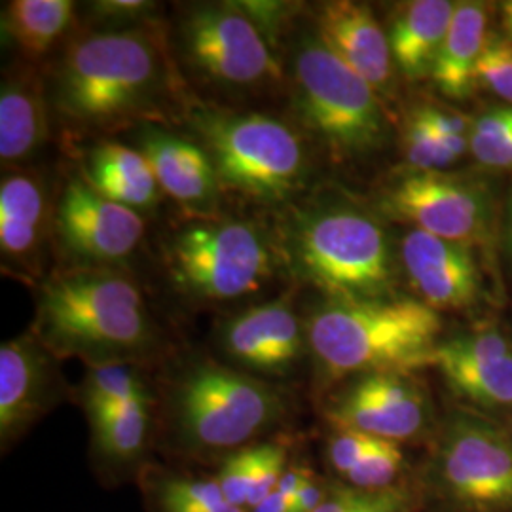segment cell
Masks as SVG:
<instances>
[{
  "mask_svg": "<svg viewBox=\"0 0 512 512\" xmlns=\"http://www.w3.org/2000/svg\"><path fill=\"white\" fill-rule=\"evenodd\" d=\"M46 84L57 120L80 135L162 124L167 107L181 99L158 23L74 35Z\"/></svg>",
  "mask_w": 512,
  "mask_h": 512,
  "instance_id": "obj_1",
  "label": "cell"
},
{
  "mask_svg": "<svg viewBox=\"0 0 512 512\" xmlns=\"http://www.w3.org/2000/svg\"><path fill=\"white\" fill-rule=\"evenodd\" d=\"M29 332L59 361L86 366H145L162 348L143 291L118 268L69 266L42 279Z\"/></svg>",
  "mask_w": 512,
  "mask_h": 512,
  "instance_id": "obj_2",
  "label": "cell"
},
{
  "mask_svg": "<svg viewBox=\"0 0 512 512\" xmlns=\"http://www.w3.org/2000/svg\"><path fill=\"white\" fill-rule=\"evenodd\" d=\"M289 416L291 401L279 385L213 357H192L165 384L164 442L179 458L219 463L274 435Z\"/></svg>",
  "mask_w": 512,
  "mask_h": 512,
  "instance_id": "obj_3",
  "label": "cell"
},
{
  "mask_svg": "<svg viewBox=\"0 0 512 512\" xmlns=\"http://www.w3.org/2000/svg\"><path fill=\"white\" fill-rule=\"evenodd\" d=\"M315 391L330 393L349 378L433 366L442 340L440 313L420 298L329 300L306 315Z\"/></svg>",
  "mask_w": 512,
  "mask_h": 512,
  "instance_id": "obj_4",
  "label": "cell"
},
{
  "mask_svg": "<svg viewBox=\"0 0 512 512\" xmlns=\"http://www.w3.org/2000/svg\"><path fill=\"white\" fill-rule=\"evenodd\" d=\"M274 239L281 266L329 300L395 296L399 264L389 234L357 207H291Z\"/></svg>",
  "mask_w": 512,
  "mask_h": 512,
  "instance_id": "obj_5",
  "label": "cell"
},
{
  "mask_svg": "<svg viewBox=\"0 0 512 512\" xmlns=\"http://www.w3.org/2000/svg\"><path fill=\"white\" fill-rule=\"evenodd\" d=\"M194 139L205 148L222 190L260 205H287L310 175L306 137L291 122L255 110L186 105Z\"/></svg>",
  "mask_w": 512,
  "mask_h": 512,
  "instance_id": "obj_6",
  "label": "cell"
},
{
  "mask_svg": "<svg viewBox=\"0 0 512 512\" xmlns=\"http://www.w3.org/2000/svg\"><path fill=\"white\" fill-rule=\"evenodd\" d=\"M287 86L296 124L336 160L384 147L389 126L380 95L330 50L315 27L291 42Z\"/></svg>",
  "mask_w": 512,
  "mask_h": 512,
  "instance_id": "obj_7",
  "label": "cell"
},
{
  "mask_svg": "<svg viewBox=\"0 0 512 512\" xmlns=\"http://www.w3.org/2000/svg\"><path fill=\"white\" fill-rule=\"evenodd\" d=\"M169 285L192 304L222 306L266 289L281 266L274 236L251 220L186 217L162 241Z\"/></svg>",
  "mask_w": 512,
  "mask_h": 512,
  "instance_id": "obj_8",
  "label": "cell"
},
{
  "mask_svg": "<svg viewBox=\"0 0 512 512\" xmlns=\"http://www.w3.org/2000/svg\"><path fill=\"white\" fill-rule=\"evenodd\" d=\"M423 494L442 512H512V439L503 421L459 406L433 435Z\"/></svg>",
  "mask_w": 512,
  "mask_h": 512,
  "instance_id": "obj_9",
  "label": "cell"
},
{
  "mask_svg": "<svg viewBox=\"0 0 512 512\" xmlns=\"http://www.w3.org/2000/svg\"><path fill=\"white\" fill-rule=\"evenodd\" d=\"M188 69L222 92H268L287 84L277 54L236 2L188 6L177 23Z\"/></svg>",
  "mask_w": 512,
  "mask_h": 512,
  "instance_id": "obj_10",
  "label": "cell"
},
{
  "mask_svg": "<svg viewBox=\"0 0 512 512\" xmlns=\"http://www.w3.org/2000/svg\"><path fill=\"white\" fill-rule=\"evenodd\" d=\"M325 420L397 444L433 437L437 420L427 385L418 372H370L336 385L325 395Z\"/></svg>",
  "mask_w": 512,
  "mask_h": 512,
  "instance_id": "obj_11",
  "label": "cell"
},
{
  "mask_svg": "<svg viewBox=\"0 0 512 512\" xmlns=\"http://www.w3.org/2000/svg\"><path fill=\"white\" fill-rule=\"evenodd\" d=\"M145 217L99 194L84 177H71L55 202L54 236L74 266L116 268L145 238Z\"/></svg>",
  "mask_w": 512,
  "mask_h": 512,
  "instance_id": "obj_12",
  "label": "cell"
},
{
  "mask_svg": "<svg viewBox=\"0 0 512 512\" xmlns=\"http://www.w3.org/2000/svg\"><path fill=\"white\" fill-rule=\"evenodd\" d=\"M380 209L414 230L471 245L486 236L490 202L478 184L442 171H408L385 186Z\"/></svg>",
  "mask_w": 512,
  "mask_h": 512,
  "instance_id": "obj_13",
  "label": "cell"
},
{
  "mask_svg": "<svg viewBox=\"0 0 512 512\" xmlns=\"http://www.w3.org/2000/svg\"><path fill=\"white\" fill-rule=\"evenodd\" d=\"M217 348L224 363L256 378L277 382L293 376L310 357L294 291L228 315L217 327Z\"/></svg>",
  "mask_w": 512,
  "mask_h": 512,
  "instance_id": "obj_14",
  "label": "cell"
},
{
  "mask_svg": "<svg viewBox=\"0 0 512 512\" xmlns=\"http://www.w3.org/2000/svg\"><path fill=\"white\" fill-rule=\"evenodd\" d=\"M69 397L59 359L33 332L0 346V448L6 454Z\"/></svg>",
  "mask_w": 512,
  "mask_h": 512,
  "instance_id": "obj_15",
  "label": "cell"
},
{
  "mask_svg": "<svg viewBox=\"0 0 512 512\" xmlns=\"http://www.w3.org/2000/svg\"><path fill=\"white\" fill-rule=\"evenodd\" d=\"M433 366L465 408L512 414V340L497 329L442 338Z\"/></svg>",
  "mask_w": 512,
  "mask_h": 512,
  "instance_id": "obj_16",
  "label": "cell"
},
{
  "mask_svg": "<svg viewBox=\"0 0 512 512\" xmlns=\"http://www.w3.org/2000/svg\"><path fill=\"white\" fill-rule=\"evenodd\" d=\"M55 205L46 177L35 167L8 169L0 183V251L4 266L37 279L54 236Z\"/></svg>",
  "mask_w": 512,
  "mask_h": 512,
  "instance_id": "obj_17",
  "label": "cell"
},
{
  "mask_svg": "<svg viewBox=\"0 0 512 512\" xmlns=\"http://www.w3.org/2000/svg\"><path fill=\"white\" fill-rule=\"evenodd\" d=\"M135 148L147 158L162 192L179 203L186 217L220 215L219 175L194 137L162 124H143L137 131Z\"/></svg>",
  "mask_w": 512,
  "mask_h": 512,
  "instance_id": "obj_18",
  "label": "cell"
},
{
  "mask_svg": "<svg viewBox=\"0 0 512 512\" xmlns=\"http://www.w3.org/2000/svg\"><path fill=\"white\" fill-rule=\"evenodd\" d=\"M399 260L412 289L433 310H463L480 293V272L469 245L410 228L399 247Z\"/></svg>",
  "mask_w": 512,
  "mask_h": 512,
  "instance_id": "obj_19",
  "label": "cell"
},
{
  "mask_svg": "<svg viewBox=\"0 0 512 512\" xmlns=\"http://www.w3.org/2000/svg\"><path fill=\"white\" fill-rule=\"evenodd\" d=\"M315 31L378 95L391 93L395 61L389 38L368 6L349 0L323 2L317 10Z\"/></svg>",
  "mask_w": 512,
  "mask_h": 512,
  "instance_id": "obj_20",
  "label": "cell"
},
{
  "mask_svg": "<svg viewBox=\"0 0 512 512\" xmlns=\"http://www.w3.org/2000/svg\"><path fill=\"white\" fill-rule=\"evenodd\" d=\"M50 95L37 65L10 67L0 86V160L4 171L29 167L50 137Z\"/></svg>",
  "mask_w": 512,
  "mask_h": 512,
  "instance_id": "obj_21",
  "label": "cell"
},
{
  "mask_svg": "<svg viewBox=\"0 0 512 512\" xmlns=\"http://www.w3.org/2000/svg\"><path fill=\"white\" fill-rule=\"evenodd\" d=\"M80 177L112 202L145 215L162 198V188L141 150L118 141H99L90 148Z\"/></svg>",
  "mask_w": 512,
  "mask_h": 512,
  "instance_id": "obj_22",
  "label": "cell"
},
{
  "mask_svg": "<svg viewBox=\"0 0 512 512\" xmlns=\"http://www.w3.org/2000/svg\"><path fill=\"white\" fill-rule=\"evenodd\" d=\"M456 6L448 0H414L397 8L387 38L395 67L406 78L431 76Z\"/></svg>",
  "mask_w": 512,
  "mask_h": 512,
  "instance_id": "obj_23",
  "label": "cell"
},
{
  "mask_svg": "<svg viewBox=\"0 0 512 512\" xmlns=\"http://www.w3.org/2000/svg\"><path fill=\"white\" fill-rule=\"evenodd\" d=\"M156 399L129 404L88 418L95 461L103 473L126 476L147 465L145 456L154 433Z\"/></svg>",
  "mask_w": 512,
  "mask_h": 512,
  "instance_id": "obj_24",
  "label": "cell"
},
{
  "mask_svg": "<svg viewBox=\"0 0 512 512\" xmlns=\"http://www.w3.org/2000/svg\"><path fill=\"white\" fill-rule=\"evenodd\" d=\"M488 14L478 2H461L442 42L431 78L450 99H467L476 86V67L488 40Z\"/></svg>",
  "mask_w": 512,
  "mask_h": 512,
  "instance_id": "obj_25",
  "label": "cell"
},
{
  "mask_svg": "<svg viewBox=\"0 0 512 512\" xmlns=\"http://www.w3.org/2000/svg\"><path fill=\"white\" fill-rule=\"evenodd\" d=\"M74 21L71 0H12L2 8V35L25 63L37 65L65 40Z\"/></svg>",
  "mask_w": 512,
  "mask_h": 512,
  "instance_id": "obj_26",
  "label": "cell"
},
{
  "mask_svg": "<svg viewBox=\"0 0 512 512\" xmlns=\"http://www.w3.org/2000/svg\"><path fill=\"white\" fill-rule=\"evenodd\" d=\"M152 399L156 397L145 376V366L128 363L88 366L84 380L74 391V401L88 418Z\"/></svg>",
  "mask_w": 512,
  "mask_h": 512,
  "instance_id": "obj_27",
  "label": "cell"
},
{
  "mask_svg": "<svg viewBox=\"0 0 512 512\" xmlns=\"http://www.w3.org/2000/svg\"><path fill=\"white\" fill-rule=\"evenodd\" d=\"M408 471L410 465L403 444L382 440L359 465H355L338 482L365 492H385L408 486Z\"/></svg>",
  "mask_w": 512,
  "mask_h": 512,
  "instance_id": "obj_28",
  "label": "cell"
},
{
  "mask_svg": "<svg viewBox=\"0 0 512 512\" xmlns=\"http://www.w3.org/2000/svg\"><path fill=\"white\" fill-rule=\"evenodd\" d=\"M404 158L412 171H442L471 148L469 137L442 139L410 114L404 128Z\"/></svg>",
  "mask_w": 512,
  "mask_h": 512,
  "instance_id": "obj_29",
  "label": "cell"
},
{
  "mask_svg": "<svg viewBox=\"0 0 512 512\" xmlns=\"http://www.w3.org/2000/svg\"><path fill=\"white\" fill-rule=\"evenodd\" d=\"M471 152L478 164L492 169L512 167V107H495L473 122Z\"/></svg>",
  "mask_w": 512,
  "mask_h": 512,
  "instance_id": "obj_30",
  "label": "cell"
},
{
  "mask_svg": "<svg viewBox=\"0 0 512 512\" xmlns=\"http://www.w3.org/2000/svg\"><path fill=\"white\" fill-rule=\"evenodd\" d=\"M315 512H416V492L410 486L365 492L332 482L330 494Z\"/></svg>",
  "mask_w": 512,
  "mask_h": 512,
  "instance_id": "obj_31",
  "label": "cell"
},
{
  "mask_svg": "<svg viewBox=\"0 0 512 512\" xmlns=\"http://www.w3.org/2000/svg\"><path fill=\"white\" fill-rule=\"evenodd\" d=\"M260 442L236 450L219 461V471L215 478L230 505L247 509V501L255 484Z\"/></svg>",
  "mask_w": 512,
  "mask_h": 512,
  "instance_id": "obj_32",
  "label": "cell"
},
{
  "mask_svg": "<svg viewBox=\"0 0 512 512\" xmlns=\"http://www.w3.org/2000/svg\"><path fill=\"white\" fill-rule=\"evenodd\" d=\"M476 84L511 103L512 107V38L490 33L476 67Z\"/></svg>",
  "mask_w": 512,
  "mask_h": 512,
  "instance_id": "obj_33",
  "label": "cell"
},
{
  "mask_svg": "<svg viewBox=\"0 0 512 512\" xmlns=\"http://www.w3.org/2000/svg\"><path fill=\"white\" fill-rule=\"evenodd\" d=\"M86 12L95 29L118 31L156 23L160 6L150 0H95L86 4Z\"/></svg>",
  "mask_w": 512,
  "mask_h": 512,
  "instance_id": "obj_34",
  "label": "cell"
},
{
  "mask_svg": "<svg viewBox=\"0 0 512 512\" xmlns=\"http://www.w3.org/2000/svg\"><path fill=\"white\" fill-rule=\"evenodd\" d=\"M380 442L382 439L370 437L365 433L348 431V429H332L325 444V458L329 463L330 471L340 480L342 476L348 475L355 465H359Z\"/></svg>",
  "mask_w": 512,
  "mask_h": 512,
  "instance_id": "obj_35",
  "label": "cell"
},
{
  "mask_svg": "<svg viewBox=\"0 0 512 512\" xmlns=\"http://www.w3.org/2000/svg\"><path fill=\"white\" fill-rule=\"evenodd\" d=\"M239 10L249 18L256 27L260 37L268 42L275 52L277 38L283 35L287 23H291L296 4L293 2H270V0H245L236 2Z\"/></svg>",
  "mask_w": 512,
  "mask_h": 512,
  "instance_id": "obj_36",
  "label": "cell"
},
{
  "mask_svg": "<svg viewBox=\"0 0 512 512\" xmlns=\"http://www.w3.org/2000/svg\"><path fill=\"white\" fill-rule=\"evenodd\" d=\"M412 114L416 118H420L427 128L431 129L433 133H437L442 139L469 137L471 135L473 124L458 112L440 109V107H433V105H425V107H418Z\"/></svg>",
  "mask_w": 512,
  "mask_h": 512,
  "instance_id": "obj_37",
  "label": "cell"
},
{
  "mask_svg": "<svg viewBox=\"0 0 512 512\" xmlns=\"http://www.w3.org/2000/svg\"><path fill=\"white\" fill-rule=\"evenodd\" d=\"M330 488H332V482L315 473L302 486V490L289 501V512L317 511L330 494Z\"/></svg>",
  "mask_w": 512,
  "mask_h": 512,
  "instance_id": "obj_38",
  "label": "cell"
},
{
  "mask_svg": "<svg viewBox=\"0 0 512 512\" xmlns=\"http://www.w3.org/2000/svg\"><path fill=\"white\" fill-rule=\"evenodd\" d=\"M313 475H315V471H313L311 467H308V465L291 463L289 469L285 471V475L281 476V480H279V484H277V492L281 495H285V497L291 501L294 495L302 490V486H304Z\"/></svg>",
  "mask_w": 512,
  "mask_h": 512,
  "instance_id": "obj_39",
  "label": "cell"
},
{
  "mask_svg": "<svg viewBox=\"0 0 512 512\" xmlns=\"http://www.w3.org/2000/svg\"><path fill=\"white\" fill-rule=\"evenodd\" d=\"M247 512H289V499L275 490L274 494L268 495Z\"/></svg>",
  "mask_w": 512,
  "mask_h": 512,
  "instance_id": "obj_40",
  "label": "cell"
},
{
  "mask_svg": "<svg viewBox=\"0 0 512 512\" xmlns=\"http://www.w3.org/2000/svg\"><path fill=\"white\" fill-rule=\"evenodd\" d=\"M158 512H247L241 507L224 503V505H181V507H169Z\"/></svg>",
  "mask_w": 512,
  "mask_h": 512,
  "instance_id": "obj_41",
  "label": "cell"
},
{
  "mask_svg": "<svg viewBox=\"0 0 512 512\" xmlns=\"http://www.w3.org/2000/svg\"><path fill=\"white\" fill-rule=\"evenodd\" d=\"M503 23L507 29V37L512 38V0L503 4Z\"/></svg>",
  "mask_w": 512,
  "mask_h": 512,
  "instance_id": "obj_42",
  "label": "cell"
},
{
  "mask_svg": "<svg viewBox=\"0 0 512 512\" xmlns=\"http://www.w3.org/2000/svg\"><path fill=\"white\" fill-rule=\"evenodd\" d=\"M507 245H509V253L512 256V203L509 207V219H507Z\"/></svg>",
  "mask_w": 512,
  "mask_h": 512,
  "instance_id": "obj_43",
  "label": "cell"
},
{
  "mask_svg": "<svg viewBox=\"0 0 512 512\" xmlns=\"http://www.w3.org/2000/svg\"><path fill=\"white\" fill-rule=\"evenodd\" d=\"M503 423H505V427H507V431H509L512 439V414L509 416V421H503Z\"/></svg>",
  "mask_w": 512,
  "mask_h": 512,
  "instance_id": "obj_44",
  "label": "cell"
}]
</instances>
